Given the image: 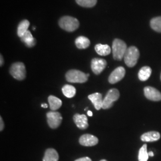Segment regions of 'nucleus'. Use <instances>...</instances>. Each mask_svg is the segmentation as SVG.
<instances>
[{"label":"nucleus","instance_id":"f257e3e1","mask_svg":"<svg viewBox=\"0 0 161 161\" xmlns=\"http://www.w3.org/2000/svg\"><path fill=\"white\" fill-rule=\"evenodd\" d=\"M58 25L62 29L67 32H74L79 28L80 22L75 17L66 16L60 19Z\"/></svg>","mask_w":161,"mask_h":161},{"label":"nucleus","instance_id":"f03ea898","mask_svg":"<svg viewBox=\"0 0 161 161\" xmlns=\"http://www.w3.org/2000/svg\"><path fill=\"white\" fill-rule=\"evenodd\" d=\"M127 44L120 39H115L112 44L113 57L115 60H121L127 50Z\"/></svg>","mask_w":161,"mask_h":161},{"label":"nucleus","instance_id":"7ed1b4c3","mask_svg":"<svg viewBox=\"0 0 161 161\" xmlns=\"http://www.w3.org/2000/svg\"><path fill=\"white\" fill-rule=\"evenodd\" d=\"M140 57V52L138 48L134 46H131L127 48L124 56V62L127 66L134 67L138 61Z\"/></svg>","mask_w":161,"mask_h":161},{"label":"nucleus","instance_id":"20e7f679","mask_svg":"<svg viewBox=\"0 0 161 161\" xmlns=\"http://www.w3.org/2000/svg\"><path fill=\"white\" fill-rule=\"evenodd\" d=\"M66 79L72 83H84L88 80V76L80 70L72 69L66 74Z\"/></svg>","mask_w":161,"mask_h":161},{"label":"nucleus","instance_id":"39448f33","mask_svg":"<svg viewBox=\"0 0 161 161\" xmlns=\"http://www.w3.org/2000/svg\"><path fill=\"white\" fill-rule=\"evenodd\" d=\"M10 73L16 80H23L26 75L25 64L22 62H16L13 64L10 69Z\"/></svg>","mask_w":161,"mask_h":161},{"label":"nucleus","instance_id":"423d86ee","mask_svg":"<svg viewBox=\"0 0 161 161\" xmlns=\"http://www.w3.org/2000/svg\"><path fill=\"white\" fill-rule=\"evenodd\" d=\"M119 96L120 94L117 89H110L103 99L102 108L103 109H108L112 108L114 105V103L118 100Z\"/></svg>","mask_w":161,"mask_h":161},{"label":"nucleus","instance_id":"0eeeda50","mask_svg":"<svg viewBox=\"0 0 161 161\" xmlns=\"http://www.w3.org/2000/svg\"><path fill=\"white\" fill-rule=\"evenodd\" d=\"M47 122L52 129H56L60 126L62 121L61 114L56 111H50L47 114Z\"/></svg>","mask_w":161,"mask_h":161},{"label":"nucleus","instance_id":"6e6552de","mask_svg":"<svg viewBox=\"0 0 161 161\" xmlns=\"http://www.w3.org/2000/svg\"><path fill=\"white\" fill-rule=\"evenodd\" d=\"M107 66L106 61L100 58H94L92 60L91 67L92 71L96 75L101 74Z\"/></svg>","mask_w":161,"mask_h":161},{"label":"nucleus","instance_id":"1a4fd4ad","mask_svg":"<svg viewBox=\"0 0 161 161\" xmlns=\"http://www.w3.org/2000/svg\"><path fill=\"white\" fill-rule=\"evenodd\" d=\"M145 97L152 101L158 102L161 100V92L152 86H146L144 88Z\"/></svg>","mask_w":161,"mask_h":161},{"label":"nucleus","instance_id":"9d476101","mask_svg":"<svg viewBox=\"0 0 161 161\" xmlns=\"http://www.w3.org/2000/svg\"><path fill=\"white\" fill-rule=\"evenodd\" d=\"M125 75V69L124 67L119 66L111 73L109 77V82L110 84H115L122 80Z\"/></svg>","mask_w":161,"mask_h":161},{"label":"nucleus","instance_id":"9b49d317","mask_svg":"<svg viewBox=\"0 0 161 161\" xmlns=\"http://www.w3.org/2000/svg\"><path fill=\"white\" fill-rule=\"evenodd\" d=\"M79 142L84 146H94L98 144V139L93 135L86 134L80 136Z\"/></svg>","mask_w":161,"mask_h":161},{"label":"nucleus","instance_id":"f8f14e48","mask_svg":"<svg viewBox=\"0 0 161 161\" xmlns=\"http://www.w3.org/2000/svg\"><path fill=\"white\" fill-rule=\"evenodd\" d=\"M74 121L78 128L80 130H86L88 127V119L86 115L76 114L74 116Z\"/></svg>","mask_w":161,"mask_h":161},{"label":"nucleus","instance_id":"ddd939ff","mask_svg":"<svg viewBox=\"0 0 161 161\" xmlns=\"http://www.w3.org/2000/svg\"><path fill=\"white\" fill-rule=\"evenodd\" d=\"M88 98L90 100V101L94 104L96 109L98 110L101 108H102L103 100L102 99V95L100 93H98V92L93 93L92 94L89 95L88 96Z\"/></svg>","mask_w":161,"mask_h":161},{"label":"nucleus","instance_id":"4468645a","mask_svg":"<svg viewBox=\"0 0 161 161\" xmlns=\"http://www.w3.org/2000/svg\"><path fill=\"white\" fill-rule=\"evenodd\" d=\"M161 138V134L157 131H149L146 132L141 136V140L144 142H153L159 140Z\"/></svg>","mask_w":161,"mask_h":161},{"label":"nucleus","instance_id":"2eb2a0df","mask_svg":"<svg viewBox=\"0 0 161 161\" xmlns=\"http://www.w3.org/2000/svg\"><path fill=\"white\" fill-rule=\"evenodd\" d=\"M20 40L25 43L26 46L31 48L35 46L36 43V41L33 37L29 31H26L24 34L20 38Z\"/></svg>","mask_w":161,"mask_h":161},{"label":"nucleus","instance_id":"dca6fc26","mask_svg":"<svg viewBox=\"0 0 161 161\" xmlns=\"http://www.w3.org/2000/svg\"><path fill=\"white\" fill-rule=\"evenodd\" d=\"M58 152L54 149L50 148L46 150L44 156L42 159L43 161H58Z\"/></svg>","mask_w":161,"mask_h":161},{"label":"nucleus","instance_id":"f3484780","mask_svg":"<svg viewBox=\"0 0 161 161\" xmlns=\"http://www.w3.org/2000/svg\"><path fill=\"white\" fill-rule=\"evenodd\" d=\"M48 102L49 103L50 108L53 111L58 109L62 105V100L54 96H50L48 98Z\"/></svg>","mask_w":161,"mask_h":161},{"label":"nucleus","instance_id":"a211bd4d","mask_svg":"<svg viewBox=\"0 0 161 161\" xmlns=\"http://www.w3.org/2000/svg\"><path fill=\"white\" fill-rule=\"evenodd\" d=\"M75 45L79 49H86L90 45V41L86 37L80 36L75 40Z\"/></svg>","mask_w":161,"mask_h":161},{"label":"nucleus","instance_id":"6ab92c4d","mask_svg":"<svg viewBox=\"0 0 161 161\" xmlns=\"http://www.w3.org/2000/svg\"><path fill=\"white\" fill-rule=\"evenodd\" d=\"M152 74V69L149 66H144L139 70L138 76L139 80L142 81L147 80Z\"/></svg>","mask_w":161,"mask_h":161},{"label":"nucleus","instance_id":"aec40b11","mask_svg":"<svg viewBox=\"0 0 161 161\" xmlns=\"http://www.w3.org/2000/svg\"><path fill=\"white\" fill-rule=\"evenodd\" d=\"M95 50L100 56H105L109 54L111 52V48L107 44H98L95 46Z\"/></svg>","mask_w":161,"mask_h":161},{"label":"nucleus","instance_id":"412c9836","mask_svg":"<svg viewBox=\"0 0 161 161\" xmlns=\"http://www.w3.org/2000/svg\"><path fill=\"white\" fill-rule=\"evenodd\" d=\"M30 23L28 20H23L17 27V35L20 38L26 31H28Z\"/></svg>","mask_w":161,"mask_h":161},{"label":"nucleus","instance_id":"4be33fe9","mask_svg":"<svg viewBox=\"0 0 161 161\" xmlns=\"http://www.w3.org/2000/svg\"><path fill=\"white\" fill-rule=\"evenodd\" d=\"M62 92L64 96L68 98H72L75 96L76 89L75 87L70 85H64L62 88Z\"/></svg>","mask_w":161,"mask_h":161},{"label":"nucleus","instance_id":"5701e85b","mask_svg":"<svg viewBox=\"0 0 161 161\" xmlns=\"http://www.w3.org/2000/svg\"><path fill=\"white\" fill-rule=\"evenodd\" d=\"M150 27L156 32L161 33V16L152 19L150 22Z\"/></svg>","mask_w":161,"mask_h":161},{"label":"nucleus","instance_id":"b1692460","mask_svg":"<svg viewBox=\"0 0 161 161\" xmlns=\"http://www.w3.org/2000/svg\"><path fill=\"white\" fill-rule=\"evenodd\" d=\"M149 156L147 150V144H143V146L140 149L138 152V161H147Z\"/></svg>","mask_w":161,"mask_h":161},{"label":"nucleus","instance_id":"393cba45","mask_svg":"<svg viewBox=\"0 0 161 161\" xmlns=\"http://www.w3.org/2000/svg\"><path fill=\"white\" fill-rule=\"evenodd\" d=\"M76 3L83 7L90 8L96 6L97 0H75Z\"/></svg>","mask_w":161,"mask_h":161},{"label":"nucleus","instance_id":"a878e982","mask_svg":"<svg viewBox=\"0 0 161 161\" xmlns=\"http://www.w3.org/2000/svg\"><path fill=\"white\" fill-rule=\"evenodd\" d=\"M75 161H92V159L88 158V157H84V158H79Z\"/></svg>","mask_w":161,"mask_h":161},{"label":"nucleus","instance_id":"bb28decb","mask_svg":"<svg viewBox=\"0 0 161 161\" xmlns=\"http://www.w3.org/2000/svg\"><path fill=\"white\" fill-rule=\"evenodd\" d=\"M0 122H1V125H0V131H2L4 129V122L3 120L2 119V118L1 117L0 118Z\"/></svg>","mask_w":161,"mask_h":161},{"label":"nucleus","instance_id":"cd10ccee","mask_svg":"<svg viewBox=\"0 0 161 161\" xmlns=\"http://www.w3.org/2000/svg\"><path fill=\"white\" fill-rule=\"evenodd\" d=\"M1 58H0V59H1V64H0V65H1V66H2L3 65V64H4V59H3V56H2V55L1 54V56H0Z\"/></svg>","mask_w":161,"mask_h":161},{"label":"nucleus","instance_id":"c85d7f7f","mask_svg":"<svg viewBox=\"0 0 161 161\" xmlns=\"http://www.w3.org/2000/svg\"><path fill=\"white\" fill-rule=\"evenodd\" d=\"M87 115H88L89 116H92V111H90V110H88V112H87Z\"/></svg>","mask_w":161,"mask_h":161},{"label":"nucleus","instance_id":"c756f323","mask_svg":"<svg viewBox=\"0 0 161 161\" xmlns=\"http://www.w3.org/2000/svg\"><path fill=\"white\" fill-rule=\"evenodd\" d=\"M41 107L43 108H47L48 107V105L46 103H43L41 104Z\"/></svg>","mask_w":161,"mask_h":161},{"label":"nucleus","instance_id":"7c9ffc66","mask_svg":"<svg viewBox=\"0 0 161 161\" xmlns=\"http://www.w3.org/2000/svg\"><path fill=\"white\" fill-rule=\"evenodd\" d=\"M148 154H149V156H152V157H153V156H154V154H153V152H148Z\"/></svg>","mask_w":161,"mask_h":161},{"label":"nucleus","instance_id":"2f4dec72","mask_svg":"<svg viewBox=\"0 0 161 161\" xmlns=\"http://www.w3.org/2000/svg\"><path fill=\"white\" fill-rule=\"evenodd\" d=\"M107 161L106 159H102V160H101V161Z\"/></svg>","mask_w":161,"mask_h":161},{"label":"nucleus","instance_id":"473e14b6","mask_svg":"<svg viewBox=\"0 0 161 161\" xmlns=\"http://www.w3.org/2000/svg\"><path fill=\"white\" fill-rule=\"evenodd\" d=\"M88 109V108H86L85 109V110H86Z\"/></svg>","mask_w":161,"mask_h":161},{"label":"nucleus","instance_id":"72a5a7b5","mask_svg":"<svg viewBox=\"0 0 161 161\" xmlns=\"http://www.w3.org/2000/svg\"></svg>","mask_w":161,"mask_h":161}]
</instances>
